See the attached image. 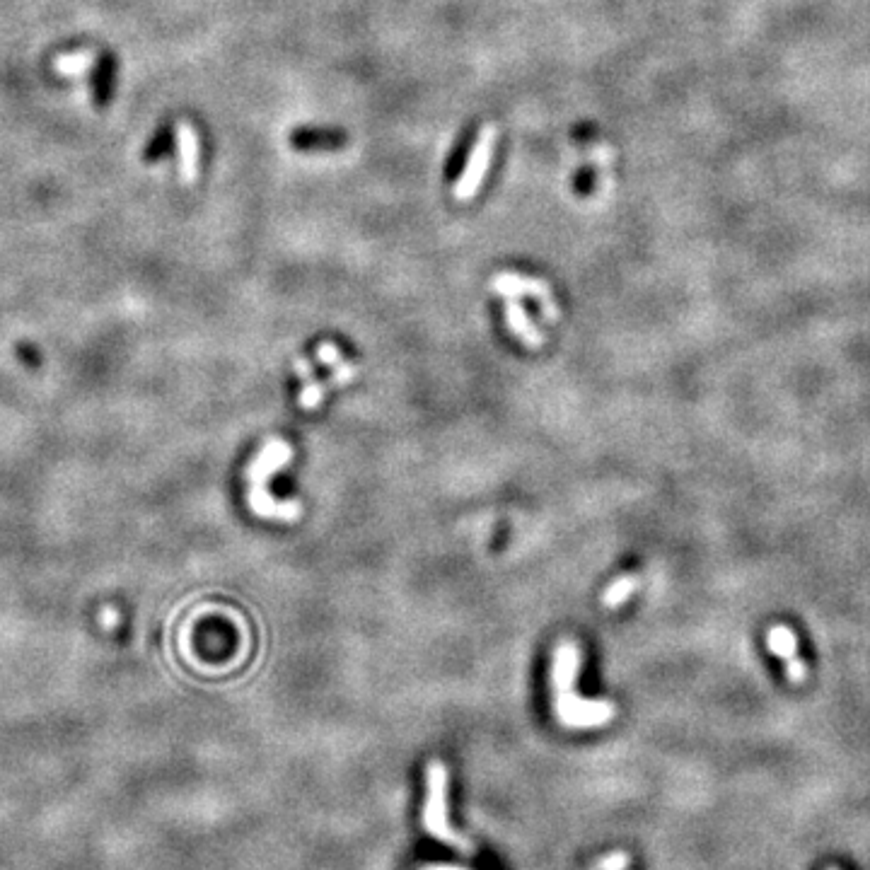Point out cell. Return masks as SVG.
<instances>
[{
    "mask_svg": "<svg viewBox=\"0 0 870 870\" xmlns=\"http://www.w3.org/2000/svg\"><path fill=\"white\" fill-rule=\"evenodd\" d=\"M580 670V651L571 638H564L551 653V706L554 716L564 728L585 730L602 728L612 721V701H590L576 692V677Z\"/></svg>",
    "mask_w": 870,
    "mask_h": 870,
    "instance_id": "6da1fadb",
    "label": "cell"
},
{
    "mask_svg": "<svg viewBox=\"0 0 870 870\" xmlns=\"http://www.w3.org/2000/svg\"><path fill=\"white\" fill-rule=\"evenodd\" d=\"M290 460H293V448H290L286 440L266 438L259 455L247 464V503L249 510L254 515H259V518L295 522L303 515V506L298 501H278V498H274V493L266 489L271 477L276 472H281Z\"/></svg>",
    "mask_w": 870,
    "mask_h": 870,
    "instance_id": "7a4b0ae2",
    "label": "cell"
},
{
    "mask_svg": "<svg viewBox=\"0 0 870 870\" xmlns=\"http://www.w3.org/2000/svg\"><path fill=\"white\" fill-rule=\"evenodd\" d=\"M448 788L450 771L443 762L433 759L426 769V803H423V827L426 832L443 844L455 846L462 854H472V844L462 837L457 829L450 827L448 820Z\"/></svg>",
    "mask_w": 870,
    "mask_h": 870,
    "instance_id": "3957f363",
    "label": "cell"
},
{
    "mask_svg": "<svg viewBox=\"0 0 870 870\" xmlns=\"http://www.w3.org/2000/svg\"><path fill=\"white\" fill-rule=\"evenodd\" d=\"M496 138L498 131L493 124H486L479 129L477 141L472 145V153H469L467 165H464V170L460 177H457L455 182V199L457 201H469L477 196V191L481 189V184H484L486 172H489L491 160H493V150H496Z\"/></svg>",
    "mask_w": 870,
    "mask_h": 870,
    "instance_id": "277c9868",
    "label": "cell"
},
{
    "mask_svg": "<svg viewBox=\"0 0 870 870\" xmlns=\"http://www.w3.org/2000/svg\"><path fill=\"white\" fill-rule=\"evenodd\" d=\"M491 288L496 295H503V298L510 300H520V298H535L539 307L554 303V298H551V286L547 281H542V278H532V276H520V274H498L493 276Z\"/></svg>",
    "mask_w": 870,
    "mask_h": 870,
    "instance_id": "5b68a950",
    "label": "cell"
},
{
    "mask_svg": "<svg viewBox=\"0 0 870 870\" xmlns=\"http://www.w3.org/2000/svg\"><path fill=\"white\" fill-rule=\"evenodd\" d=\"M506 322L515 339H520L525 346L539 348L544 341H547V336H544L542 329H537L535 322L527 317L525 307H522L520 300L510 298L506 303Z\"/></svg>",
    "mask_w": 870,
    "mask_h": 870,
    "instance_id": "8992f818",
    "label": "cell"
},
{
    "mask_svg": "<svg viewBox=\"0 0 870 870\" xmlns=\"http://www.w3.org/2000/svg\"><path fill=\"white\" fill-rule=\"evenodd\" d=\"M293 368H295V375L303 380V390H300V397H298L300 406H303L305 411L319 409V404L324 402V394H327L329 385L327 382L317 380L315 365H312V361H307V358H298Z\"/></svg>",
    "mask_w": 870,
    "mask_h": 870,
    "instance_id": "52a82bcc",
    "label": "cell"
},
{
    "mask_svg": "<svg viewBox=\"0 0 870 870\" xmlns=\"http://www.w3.org/2000/svg\"><path fill=\"white\" fill-rule=\"evenodd\" d=\"M177 143L182 179L184 182H194L196 172H199V138H196V131L189 124H179Z\"/></svg>",
    "mask_w": 870,
    "mask_h": 870,
    "instance_id": "ba28073f",
    "label": "cell"
},
{
    "mask_svg": "<svg viewBox=\"0 0 870 870\" xmlns=\"http://www.w3.org/2000/svg\"><path fill=\"white\" fill-rule=\"evenodd\" d=\"M769 648L771 651H776L781 655L783 660H786V663H791V680L793 682H800L803 680V665L798 663L796 660V636H791V631L788 629H783V626H779V629H771L769 631Z\"/></svg>",
    "mask_w": 870,
    "mask_h": 870,
    "instance_id": "9c48e42d",
    "label": "cell"
},
{
    "mask_svg": "<svg viewBox=\"0 0 870 870\" xmlns=\"http://www.w3.org/2000/svg\"><path fill=\"white\" fill-rule=\"evenodd\" d=\"M638 585H641V580H638L636 576H622V578L612 580V583H609V588L605 590V595H602V605H605L607 609L622 607L624 602L636 593Z\"/></svg>",
    "mask_w": 870,
    "mask_h": 870,
    "instance_id": "30bf717a",
    "label": "cell"
},
{
    "mask_svg": "<svg viewBox=\"0 0 870 870\" xmlns=\"http://www.w3.org/2000/svg\"><path fill=\"white\" fill-rule=\"evenodd\" d=\"M353 377H356V365H353L351 361H341V363H336L334 368H332V373H329V377H327V385H329V390H332V387H341V385H348V382L353 380Z\"/></svg>",
    "mask_w": 870,
    "mask_h": 870,
    "instance_id": "8fae6325",
    "label": "cell"
},
{
    "mask_svg": "<svg viewBox=\"0 0 870 870\" xmlns=\"http://www.w3.org/2000/svg\"><path fill=\"white\" fill-rule=\"evenodd\" d=\"M317 361L327 365V370H332L336 363L344 361V356H341V348L332 344V341H322V344L317 346Z\"/></svg>",
    "mask_w": 870,
    "mask_h": 870,
    "instance_id": "7c38bea8",
    "label": "cell"
},
{
    "mask_svg": "<svg viewBox=\"0 0 870 870\" xmlns=\"http://www.w3.org/2000/svg\"><path fill=\"white\" fill-rule=\"evenodd\" d=\"M629 863H631L629 854H624V851H614V854L605 856L600 863H597V870H626L629 868Z\"/></svg>",
    "mask_w": 870,
    "mask_h": 870,
    "instance_id": "4fadbf2b",
    "label": "cell"
},
{
    "mask_svg": "<svg viewBox=\"0 0 870 870\" xmlns=\"http://www.w3.org/2000/svg\"><path fill=\"white\" fill-rule=\"evenodd\" d=\"M334 143H341V138H329V136H324L322 133V138H312V133H303V138H298V145H334Z\"/></svg>",
    "mask_w": 870,
    "mask_h": 870,
    "instance_id": "5bb4252c",
    "label": "cell"
},
{
    "mask_svg": "<svg viewBox=\"0 0 870 870\" xmlns=\"http://www.w3.org/2000/svg\"><path fill=\"white\" fill-rule=\"evenodd\" d=\"M116 622H119V614L114 609H104V626H114Z\"/></svg>",
    "mask_w": 870,
    "mask_h": 870,
    "instance_id": "9a60e30c",
    "label": "cell"
},
{
    "mask_svg": "<svg viewBox=\"0 0 870 870\" xmlns=\"http://www.w3.org/2000/svg\"><path fill=\"white\" fill-rule=\"evenodd\" d=\"M829 870H837V868H829Z\"/></svg>",
    "mask_w": 870,
    "mask_h": 870,
    "instance_id": "2e32d148",
    "label": "cell"
}]
</instances>
